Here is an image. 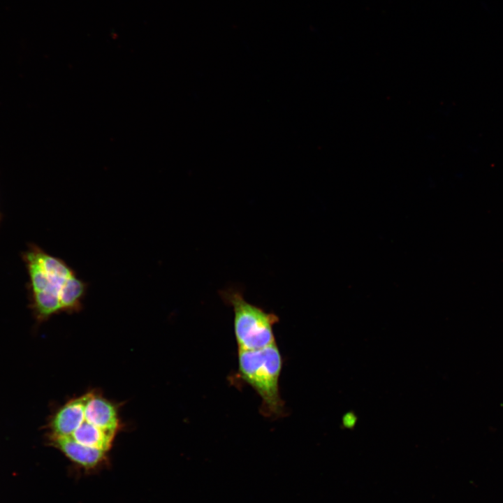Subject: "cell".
I'll use <instances>...</instances> for the list:
<instances>
[{"label": "cell", "mask_w": 503, "mask_h": 503, "mask_svg": "<svg viewBox=\"0 0 503 503\" xmlns=\"http://www.w3.org/2000/svg\"><path fill=\"white\" fill-rule=\"evenodd\" d=\"M24 258L32 306L39 319L63 312H78L82 308L88 284L64 261L35 245Z\"/></svg>", "instance_id": "1"}, {"label": "cell", "mask_w": 503, "mask_h": 503, "mask_svg": "<svg viewBox=\"0 0 503 503\" xmlns=\"http://www.w3.org/2000/svg\"><path fill=\"white\" fill-rule=\"evenodd\" d=\"M50 437H61L82 446L108 452L117 433L101 416L89 392L66 402L50 423Z\"/></svg>", "instance_id": "2"}, {"label": "cell", "mask_w": 503, "mask_h": 503, "mask_svg": "<svg viewBox=\"0 0 503 503\" xmlns=\"http://www.w3.org/2000/svg\"><path fill=\"white\" fill-rule=\"evenodd\" d=\"M238 360L240 377L261 399V414L267 417L284 415V403L279 389L282 359L276 344L255 350L238 349Z\"/></svg>", "instance_id": "3"}, {"label": "cell", "mask_w": 503, "mask_h": 503, "mask_svg": "<svg viewBox=\"0 0 503 503\" xmlns=\"http://www.w3.org/2000/svg\"><path fill=\"white\" fill-rule=\"evenodd\" d=\"M219 294L233 308L238 349L255 350L275 343L273 326L279 321L276 314L247 302L239 289L227 288Z\"/></svg>", "instance_id": "4"}, {"label": "cell", "mask_w": 503, "mask_h": 503, "mask_svg": "<svg viewBox=\"0 0 503 503\" xmlns=\"http://www.w3.org/2000/svg\"><path fill=\"white\" fill-rule=\"evenodd\" d=\"M50 442L67 458L85 469L94 468L106 458L107 452L82 446L65 437H50Z\"/></svg>", "instance_id": "5"}]
</instances>
